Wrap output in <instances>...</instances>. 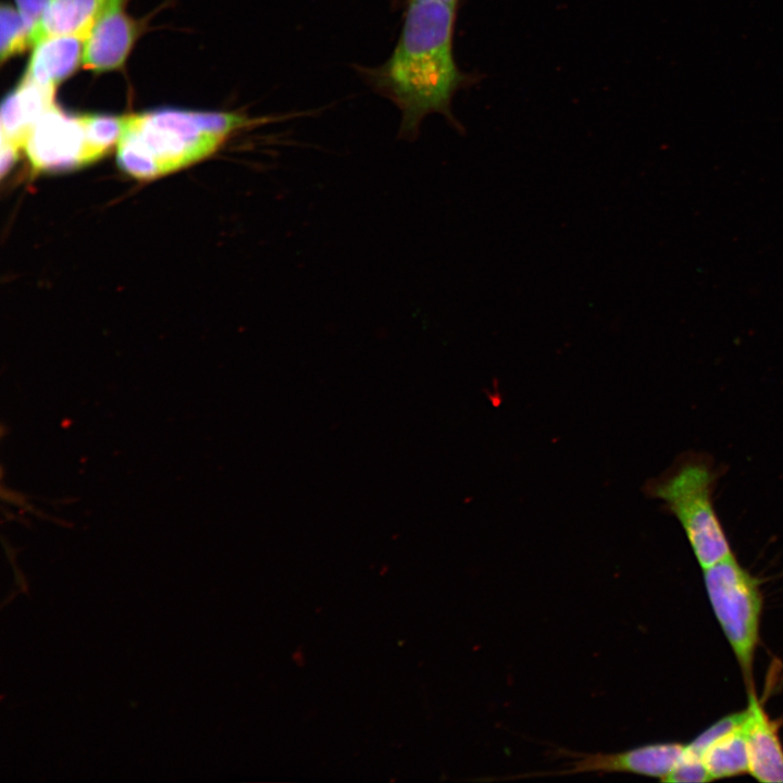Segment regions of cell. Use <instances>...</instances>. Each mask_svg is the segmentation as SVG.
<instances>
[{"label": "cell", "mask_w": 783, "mask_h": 783, "mask_svg": "<svg viewBox=\"0 0 783 783\" xmlns=\"http://www.w3.org/2000/svg\"><path fill=\"white\" fill-rule=\"evenodd\" d=\"M0 23V55L1 61L4 62L23 52L30 45V30L20 12L9 4L1 5Z\"/></svg>", "instance_id": "4fadbf2b"}, {"label": "cell", "mask_w": 783, "mask_h": 783, "mask_svg": "<svg viewBox=\"0 0 783 783\" xmlns=\"http://www.w3.org/2000/svg\"><path fill=\"white\" fill-rule=\"evenodd\" d=\"M54 88L41 86L23 77L17 87L7 95L1 105V173L5 174L24 147L35 122L51 107Z\"/></svg>", "instance_id": "52a82bcc"}, {"label": "cell", "mask_w": 783, "mask_h": 783, "mask_svg": "<svg viewBox=\"0 0 783 783\" xmlns=\"http://www.w3.org/2000/svg\"><path fill=\"white\" fill-rule=\"evenodd\" d=\"M747 709L748 773L760 782L783 783V746L776 724L751 689Z\"/></svg>", "instance_id": "9c48e42d"}, {"label": "cell", "mask_w": 783, "mask_h": 783, "mask_svg": "<svg viewBox=\"0 0 783 783\" xmlns=\"http://www.w3.org/2000/svg\"><path fill=\"white\" fill-rule=\"evenodd\" d=\"M747 716L748 709L746 708L722 717L686 744L687 749L701 757L710 744L742 725Z\"/></svg>", "instance_id": "5bb4252c"}, {"label": "cell", "mask_w": 783, "mask_h": 783, "mask_svg": "<svg viewBox=\"0 0 783 783\" xmlns=\"http://www.w3.org/2000/svg\"><path fill=\"white\" fill-rule=\"evenodd\" d=\"M126 0H51L39 23L30 33V45L57 35H80L86 38L95 21L108 9Z\"/></svg>", "instance_id": "8fae6325"}, {"label": "cell", "mask_w": 783, "mask_h": 783, "mask_svg": "<svg viewBox=\"0 0 783 783\" xmlns=\"http://www.w3.org/2000/svg\"><path fill=\"white\" fill-rule=\"evenodd\" d=\"M701 757L712 780L748 773L746 720L742 725L710 744Z\"/></svg>", "instance_id": "7c38bea8"}, {"label": "cell", "mask_w": 783, "mask_h": 783, "mask_svg": "<svg viewBox=\"0 0 783 783\" xmlns=\"http://www.w3.org/2000/svg\"><path fill=\"white\" fill-rule=\"evenodd\" d=\"M114 5L104 11L88 32L83 50L82 63L94 72H105L121 67L137 37L138 26L122 9Z\"/></svg>", "instance_id": "ba28073f"}, {"label": "cell", "mask_w": 783, "mask_h": 783, "mask_svg": "<svg viewBox=\"0 0 783 783\" xmlns=\"http://www.w3.org/2000/svg\"><path fill=\"white\" fill-rule=\"evenodd\" d=\"M227 138L209 127L203 111L129 114L116 144V161L129 176L150 181L210 157Z\"/></svg>", "instance_id": "7a4b0ae2"}, {"label": "cell", "mask_w": 783, "mask_h": 783, "mask_svg": "<svg viewBox=\"0 0 783 783\" xmlns=\"http://www.w3.org/2000/svg\"><path fill=\"white\" fill-rule=\"evenodd\" d=\"M713 475L701 463H687L652 489L680 522L704 569L732 555L712 502Z\"/></svg>", "instance_id": "277c9868"}, {"label": "cell", "mask_w": 783, "mask_h": 783, "mask_svg": "<svg viewBox=\"0 0 783 783\" xmlns=\"http://www.w3.org/2000/svg\"><path fill=\"white\" fill-rule=\"evenodd\" d=\"M711 780L703 758L687 749L686 745H684L681 758L664 782L696 783L709 782Z\"/></svg>", "instance_id": "9a60e30c"}, {"label": "cell", "mask_w": 783, "mask_h": 783, "mask_svg": "<svg viewBox=\"0 0 783 783\" xmlns=\"http://www.w3.org/2000/svg\"><path fill=\"white\" fill-rule=\"evenodd\" d=\"M456 7L410 1L397 45L376 72L377 86L401 111L406 138L414 137L431 113L452 120V96L465 80L453 58Z\"/></svg>", "instance_id": "6da1fadb"}, {"label": "cell", "mask_w": 783, "mask_h": 783, "mask_svg": "<svg viewBox=\"0 0 783 783\" xmlns=\"http://www.w3.org/2000/svg\"><path fill=\"white\" fill-rule=\"evenodd\" d=\"M17 11L22 15L28 29L32 30L39 23L51 0H15Z\"/></svg>", "instance_id": "2e32d148"}, {"label": "cell", "mask_w": 783, "mask_h": 783, "mask_svg": "<svg viewBox=\"0 0 783 783\" xmlns=\"http://www.w3.org/2000/svg\"><path fill=\"white\" fill-rule=\"evenodd\" d=\"M85 37L57 35L37 44L25 75L35 83L54 88L73 74L83 59Z\"/></svg>", "instance_id": "30bf717a"}, {"label": "cell", "mask_w": 783, "mask_h": 783, "mask_svg": "<svg viewBox=\"0 0 783 783\" xmlns=\"http://www.w3.org/2000/svg\"><path fill=\"white\" fill-rule=\"evenodd\" d=\"M37 172H63L102 158L91 145L82 115H70L55 104L33 125L24 147Z\"/></svg>", "instance_id": "5b68a950"}, {"label": "cell", "mask_w": 783, "mask_h": 783, "mask_svg": "<svg viewBox=\"0 0 783 783\" xmlns=\"http://www.w3.org/2000/svg\"><path fill=\"white\" fill-rule=\"evenodd\" d=\"M681 743H652L619 753H573L562 750L570 759L564 769L537 775H570L579 773H633L666 781L681 758Z\"/></svg>", "instance_id": "8992f818"}, {"label": "cell", "mask_w": 783, "mask_h": 783, "mask_svg": "<svg viewBox=\"0 0 783 783\" xmlns=\"http://www.w3.org/2000/svg\"><path fill=\"white\" fill-rule=\"evenodd\" d=\"M704 581L716 618L750 685L763 604L759 582L733 554L704 569Z\"/></svg>", "instance_id": "3957f363"}, {"label": "cell", "mask_w": 783, "mask_h": 783, "mask_svg": "<svg viewBox=\"0 0 783 783\" xmlns=\"http://www.w3.org/2000/svg\"><path fill=\"white\" fill-rule=\"evenodd\" d=\"M410 1H438V2L451 4V5H457V3H458V0H410Z\"/></svg>", "instance_id": "e0dca14e"}]
</instances>
